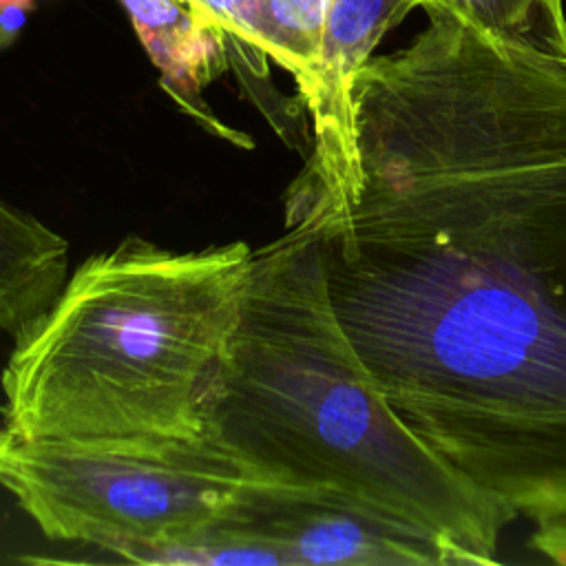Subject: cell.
<instances>
[{"label": "cell", "instance_id": "obj_15", "mask_svg": "<svg viewBox=\"0 0 566 566\" xmlns=\"http://www.w3.org/2000/svg\"><path fill=\"white\" fill-rule=\"evenodd\" d=\"M184 2H188V4H192V7H195V9H199V11H203V9H201V7H199V4H197V0H184ZM203 13H206V11H203Z\"/></svg>", "mask_w": 566, "mask_h": 566}, {"label": "cell", "instance_id": "obj_11", "mask_svg": "<svg viewBox=\"0 0 566 566\" xmlns=\"http://www.w3.org/2000/svg\"><path fill=\"white\" fill-rule=\"evenodd\" d=\"M336 0H265L272 62L285 69L303 95L314 77L327 20Z\"/></svg>", "mask_w": 566, "mask_h": 566}, {"label": "cell", "instance_id": "obj_3", "mask_svg": "<svg viewBox=\"0 0 566 566\" xmlns=\"http://www.w3.org/2000/svg\"><path fill=\"white\" fill-rule=\"evenodd\" d=\"M252 256L245 241L170 250L142 237L88 256L13 336L2 427L35 442L201 436Z\"/></svg>", "mask_w": 566, "mask_h": 566}, {"label": "cell", "instance_id": "obj_7", "mask_svg": "<svg viewBox=\"0 0 566 566\" xmlns=\"http://www.w3.org/2000/svg\"><path fill=\"white\" fill-rule=\"evenodd\" d=\"M164 91L208 133L250 148V137L228 128L206 104L203 88L228 62V42L214 20L184 0H119Z\"/></svg>", "mask_w": 566, "mask_h": 566}, {"label": "cell", "instance_id": "obj_6", "mask_svg": "<svg viewBox=\"0 0 566 566\" xmlns=\"http://www.w3.org/2000/svg\"><path fill=\"white\" fill-rule=\"evenodd\" d=\"M413 0H336L310 88L301 95L312 119V150L285 195V223L345 210L360 188L352 86L380 40Z\"/></svg>", "mask_w": 566, "mask_h": 566}, {"label": "cell", "instance_id": "obj_4", "mask_svg": "<svg viewBox=\"0 0 566 566\" xmlns=\"http://www.w3.org/2000/svg\"><path fill=\"white\" fill-rule=\"evenodd\" d=\"M252 480L203 436L35 442L0 427V486L49 537L111 553L206 526Z\"/></svg>", "mask_w": 566, "mask_h": 566}, {"label": "cell", "instance_id": "obj_8", "mask_svg": "<svg viewBox=\"0 0 566 566\" xmlns=\"http://www.w3.org/2000/svg\"><path fill=\"white\" fill-rule=\"evenodd\" d=\"M69 243L0 199V329L18 336L62 292Z\"/></svg>", "mask_w": 566, "mask_h": 566}, {"label": "cell", "instance_id": "obj_5", "mask_svg": "<svg viewBox=\"0 0 566 566\" xmlns=\"http://www.w3.org/2000/svg\"><path fill=\"white\" fill-rule=\"evenodd\" d=\"M214 522L283 551L290 566H460L429 531L329 486L252 480Z\"/></svg>", "mask_w": 566, "mask_h": 566}, {"label": "cell", "instance_id": "obj_13", "mask_svg": "<svg viewBox=\"0 0 566 566\" xmlns=\"http://www.w3.org/2000/svg\"><path fill=\"white\" fill-rule=\"evenodd\" d=\"M531 546L544 559L566 566V515L535 522L531 533Z\"/></svg>", "mask_w": 566, "mask_h": 566}, {"label": "cell", "instance_id": "obj_1", "mask_svg": "<svg viewBox=\"0 0 566 566\" xmlns=\"http://www.w3.org/2000/svg\"><path fill=\"white\" fill-rule=\"evenodd\" d=\"M424 13L354 77L356 199L303 221L400 422L515 517L566 515V57Z\"/></svg>", "mask_w": 566, "mask_h": 566}, {"label": "cell", "instance_id": "obj_9", "mask_svg": "<svg viewBox=\"0 0 566 566\" xmlns=\"http://www.w3.org/2000/svg\"><path fill=\"white\" fill-rule=\"evenodd\" d=\"M416 9H442L471 24L566 57V0H413Z\"/></svg>", "mask_w": 566, "mask_h": 566}, {"label": "cell", "instance_id": "obj_12", "mask_svg": "<svg viewBox=\"0 0 566 566\" xmlns=\"http://www.w3.org/2000/svg\"><path fill=\"white\" fill-rule=\"evenodd\" d=\"M197 4L214 20L228 42L252 73H268L272 60V33L265 0H197Z\"/></svg>", "mask_w": 566, "mask_h": 566}, {"label": "cell", "instance_id": "obj_2", "mask_svg": "<svg viewBox=\"0 0 566 566\" xmlns=\"http://www.w3.org/2000/svg\"><path fill=\"white\" fill-rule=\"evenodd\" d=\"M201 436L256 480L329 486L500 562L517 517L455 478L394 413L332 307L310 221L254 250L241 316L201 400Z\"/></svg>", "mask_w": 566, "mask_h": 566}, {"label": "cell", "instance_id": "obj_14", "mask_svg": "<svg viewBox=\"0 0 566 566\" xmlns=\"http://www.w3.org/2000/svg\"><path fill=\"white\" fill-rule=\"evenodd\" d=\"M33 7L35 0H0V51L15 42Z\"/></svg>", "mask_w": 566, "mask_h": 566}, {"label": "cell", "instance_id": "obj_10", "mask_svg": "<svg viewBox=\"0 0 566 566\" xmlns=\"http://www.w3.org/2000/svg\"><path fill=\"white\" fill-rule=\"evenodd\" d=\"M135 564H179V566H290L283 551L234 535L221 528L214 520L206 526L159 542L124 544L113 551Z\"/></svg>", "mask_w": 566, "mask_h": 566}]
</instances>
